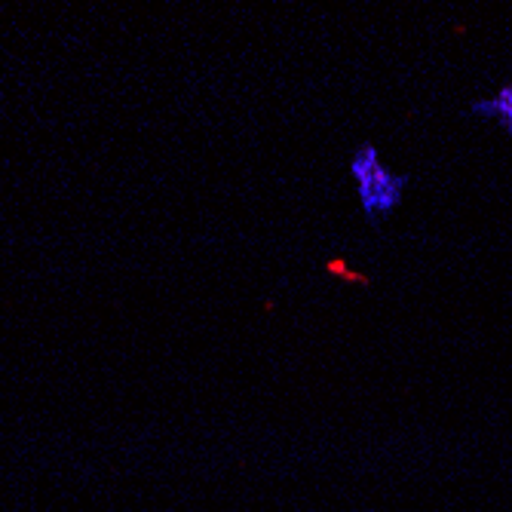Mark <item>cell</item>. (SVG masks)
Here are the masks:
<instances>
[{
    "label": "cell",
    "instance_id": "1",
    "mask_svg": "<svg viewBox=\"0 0 512 512\" xmlns=\"http://www.w3.org/2000/svg\"><path fill=\"white\" fill-rule=\"evenodd\" d=\"M347 172L356 181L359 206L368 221H381L396 212V206L402 203V194L408 188V178L390 172L381 163V154L375 145H368V142L359 145L347 163Z\"/></svg>",
    "mask_w": 512,
    "mask_h": 512
},
{
    "label": "cell",
    "instance_id": "2",
    "mask_svg": "<svg viewBox=\"0 0 512 512\" xmlns=\"http://www.w3.org/2000/svg\"><path fill=\"white\" fill-rule=\"evenodd\" d=\"M473 111H476V114L497 117L500 126H503L506 132H512V86H503L491 102H479Z\"/></svg>",
    "mask_w": 512,
    "mask_h": 512
},
{
    "label": "cell",
    "instance_id": "3",
    "mask_svg": "<svg viewBox=\"0 0 512 512\" xmlns=\"http://www.w3.org/2000/svg\"><path fill=\"white\" fill-rule=\"evenodd\" d=\"M329 273H335V276H341V279H347V283H359V286H368V279L365 276H359V273H350V267L344 264V258H329L322 264Z\"/></svg>",
    "mask_w": 512,
    "mask_h": 512
}]
</instances>
